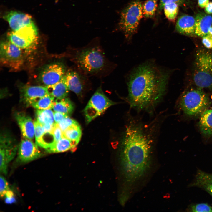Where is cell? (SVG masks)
I'll list each match as a JSON object with an SVG mask.
<instances>
[{"label":"cell","instance_id":"14","mask_svg":"<svg viewBox=\"0 0 212 212\" xmlns=\"http://www.w3.org/2000/svg\"><path fill=\"white\" fill-rule=\"evenodd\" d=\"M63 78L69 90L78 96L82 95L85 84L84 80L79 73L69 70L66 72Z\"/></svg>","mask_w":212,"mask_h":212},{"label":"cell","instance_id":"31","mask_svg":"<svg viewBox=\"0 0 212 212\" xmlns=\"http://www.w3.org/2000/svg\"><path fill=\"white\" fill-rule=\"evenodd\" d=\"M34 135L35 138L36 143L41 139L45 132V130L42 125L37 120L34 122Z\"/></svg>","mask_w":212,"mask_h":212},{"label":"cell","instance_id":"18","mask_svg":"<svg viewBox=\"0 0 212 212\" xmlns=\"http://www.w3.org/2000/svg\"><path fill=\"white\" fill-rule=\"evenodd\" d=\"M195 34L203 37L208 35L212 23V17L204 14H198L195 18Z\"/></svg>","mask_w":212,"mask_h":212},{"label":"cell","instance_id":"8","mask_svg":"<svg viewBox=\"0 0 212 212\" xmlns=\"http://www.w3.org/2000/svg\"><path fill=\"white\" fill-rule=\"evenodd\" d=\"M8 40L22 50L33 48L37 42L38 31L35 24L7 34Z\"/></svg>","mask_w":212,"mask_h":212},{"label":"cell","instance_id":"17","mask_svg":"<svg viewBox=\"0 0 212 212\" xmlns=\"http://www.w3.org/2000/svg\"><path fill=\"white\" fill-rule=\"evenodd\" d=\"M195 19L192 16L183 15L178 19L176 25L177 31L182 34L188 35L195 34Z\"/></svg>","mask_w":212,"mask_h":212},{"label":"cell","instance_id":"21","mask_svg":"<svg viewBox=\"0 0 212 212\" xmlns=\"http://www.w3.org/2000/svg\"><path fill=\"white\" fill-rule=\"evenodd\" d=\"M46 86L49 94L55 99L66 98L69 91L63 77L57 83Z\"/></svg>","mask_w":212,"mask_h":212},{"label":"cell","instance_id":"20","mask_svg":"<svg viewBox=\"0 0 212 212\" xmlns=\"http://www.w3.org/2000/svg\"><path fill=\"white\" fill-rule=\"evenodd\" d=\"M192 186L203 189L212 196V174L198 170Z\"/></svg>","mask_w":212,"mask_h":212},{"label":"cell","instance_id":"39","mask_svg":"<svg viewBox=\"0 0 212 212\" xmlns=\"http://www.w3.org/2000/svg\"><path fill=\"white\" fill-rule=\"evenodd\" d=\"M205 11L208 14L212 13V2L209 3L205 7Z\"/></svg>","mask_w":212,"mask_h":212},{"label":"cell","instance_id":"1","mask_svg":"<svg viewBox=\"0 0 212 212\" xmlns=\"http://www.w3.org/2000/svg\"><path fill=\"white\" fill-rule=\"evenodd\" d=\"M147 127L132 120L127 125L122 143L121 162L127 181L141 178L149 167L154 141Z\"/></svg>","mask_w":212,"mask_h":212},{"label":"cell","instance_id":"23","mask_svg":"<svg viewBox=\"0 0 212 212\" xmlns=\"http://www.w3.org/2000/svg\"><path fill=\"white\" fill-rule=\"evenodd\" d=\"M74 108L73 103L68 98L61 99H55L52 109L55 112H58L70 115Z\"/></svg>","mask_w":212,"mask_h":212},{"label":"cell","instance_id":"24","mask_svg":"<svg viewBox=\"0 0 212 212\" xmlns=\"http://www.w3.org/2000/svg\"><path fill=\"white\" fill-rule=\"evenodd\" d=\"M55 100L54 97L48 95L31 101L27 105L31 106L37 109H51L53 107Z\"/></svg>","mask_w":212,"mask_h":212},{"label":"cell","instance_id":"38","mask_svg":"<svg viewBox=\"0 0 212 212\" xmlns=\"http://www.w3.org/2000/svg\"><path fill=\"white\" fill-rule=\"evenodd\" d=\"M209 3V0H198V4L201 8L206 7Z\"/></svg>","mask_w":212,"mask_h":212},{"label":"cell","instance_id":"29","mask_svg":"<svg viewBox=\"0 0 212 212\" xmlns=\"http://www.w3.org/2000/svg\"><path fill=\"white\" fill-rule=\"evenodd\" d=\"M190 210L192 212H212V206L207 203H199L192 206Z\"/></svg>","mask_w":212,"mask_h":212},{"label":"cell","instance_id":"5","mask_svg":"<svg viewBox=\"0 0 212 212\" xmlns=\"http://www.w3.org/2000/svg\"><path fill=\"white\" fill-rule=\"evenodd\" d=\"M201 89L191 88L181 95L179 106L187 115L196 116L201 115L210 106L208 96Z\"/></svg>","mask_w":212,"mask_h":212},{"label":"cell","instance_id":"32","mask_svg":"<svg viewBox=\"0 0 212 212\" xmlns=\"http://www.w3.org/2000/svg\"><path fill=\"white\" fill-rule=\"evenodd\" d=\"M9 190L8 183L3 176L0 177V196L1 198L4 197L7 191Z\"/></svg>","mask_w":212,"mask_h":212},{"label":"cell","instance_id":"3","mask_svg":"<svg viewBox=\"0 0 212 212\" xmlns=\"http://www.w3.org/2000/svg\"><path fill=\"white\" fill-rule=\"evenodd\" d=\"M193 78L198 88L212 89V52L200 49L196 52Z\"/></svg>","mask_w":212,"mask_h":212},{"label":"cell","instance_id":"28","mask_svg":"<svg viewBox=\"0 0 212 212\" xmlns=\"http://www.w3.org/2000/svg\"><path fill=\"white\" fill-rule=\"evenodd\" d=\"M163 9L165 15L168 19L173 21L175 19L178 11L177 4L174 2H167Z\"/></svg>","mask_w":212,"mask_h":212},{"label":"cell","instance_id":"15","mask_svg":"<svg viewBox=\"0 0 212 212\" xmlns=\"http://www.w3.org/2000/svg\"><path fill=\"white\" fill-rule=\"evenodd\" d=\"M15 117L24 138L33 139L35 136L34 124L31 117L22 112L16 113Z\"/></svg>","mask_w":212,"mask_h":212},{"label":"cell","instance_id":"33","mask_svg":"<svg viewBox=\"0 0 212 212\" xmlns=\"http://www.w3.org/2000/svg\"><path fill=\"white\" fill-rule=\"evenodd\" d=\"M52 133L56 141L59 140L63 137L62 131L58 123L55 122Z\"/></svg>","mask_w":212,"mask_h":212},{"label":"cell","instance_id":"13","mask_svg":"<svg viewBox=\"0 0 212 212\" xmlns=\"http://www.w3.org/2000/svg\"><path fill=\"white\" fill-rule=\"evenodd\" d=\"M3 18L8 22L10 27L14 31L34 24L30 15L16 11L7 12Z\"/></svg>","mask_w":212,"mask_h":212},{"label":"cell","instance_id":"12","mask_svg":"<svg viewBox=\"0 0 212 212\" xmlns=\"http://www.w3.org/2000/svg\"><path fill=\"white\" fill-rule=\"evenodd\" d=\"M24 138L19 147L18 158L22 163H27L36 159L42 155L37 145L32 140Z\"/></svg>","mask_w":212,"mask_h":212},{"label":"cell","instance_id":"2","mask_svg":"<svg viewBox=\"0 0 212 212\" xmlns=\"http://www.w3.org/2000/svg\"><path fill=\"white\" fill-rule=\"evenodd\" d=\"M168 73L153 63L143 64L130 75L128 82V100L139 111L154 108L166 91Z\"/></svg>","mask_w":212,"mask_h":212},{"label":"cell","instance_id":"6","mask_svg":"<svg viewBox=\"0 0 212 212\" xmlns=\"http://www.w3.org/2000/svg\"><path fill=\"white\" fill-rule=\"evenodd\" d=\"M143 15L142 6L138 0L132 2L122 11L119 26L127 38H130L136 31Z\"/></svg>","mask_w":212,"mask_h":212},{"label":"cell","instance_id":"30","mask_svg":"<svg viewBox=\"0 0 212 212\" xmlns=\"http://www.w3.org/2000/svg\"><path fill=\"white\" fill-rule=\"evenodd\" d=\"M58 123L62 132L69 127L78 124L76 120L69 117L64 118Z\"/></svg>","mask_w":212,"mask_h":212},{"label":"cell","instance_id":"11","mask_svg":"<svg viewBox=\"0 0 212 212\" xmlns=\"http://www.w3.org/2000/svg\"><path fill=\"white\" fill-rule=\"evenodd\" d=\"M66 72L63 64L56 62L46 66L40 74L39 79L45 86L54 85L59 81Z\"/></svg>","mask_w":212,"mask_h":212},{"label":"cell","instance_id":"4","mask_svg":"<svg viewBox=\"0 0 212 212\" xmlns=\"http://www.w3.org/2000/svg\"><path fill=\"white\" fill-rule=\"evenodd\" d=\"M72 59L80 70L87 74H94L101 71L105 62L102 52L97 47L77 50Z\"/></svg>","mask_w":212,"mask_h":212},{"label":"cell","instance_id":"27","mask_svg":"<svg viewBox=\"0 0 212 212\" xmlns=\"http://www.w3.org/2000/svg\"><path fill=\"white\" fill-rule=\"evenodd\" d=\"M157 0H148L142 6L143 14L147 18H151L155 15L157 7Z\"/></svg>","mask_w":212,"mask_h":212},{"label":"cell","instance_id":"40","mask_svg":"<svg viewBox=\"0 0 212 212\" xmlns=\"http://www.w3.org/2000/svg\"><path fill=\"white\" fill-rule=\"evenodd\" d=\"M208 35L212 38V26H211L209 28Z\"/></svg>","mask_w":212,"mask_h":212},{"label":"cell","instance_id":"25","mask_svg":"<svg viewBox=\"0 0 212 212\" xmlns=\"http://www.w3.org/2000/svg\"><path fill=\"white\" fill-rule=\"evenodd\" d=\"M37 120L42 125H54V112L51 109H37L36 111Z\"/></svg>","mask_w":212,"mask_h":212},{"label":"cell","instance_id":"19","mask_svg":"<svg viewBox=\"0 0 212 212\" xmlns=\"http://www.w3.org/2000/svg\"><path fill=\"white\" fill-rule=\"evenodd\" d=\"M78 143L63 137L55 141L46 150L49 153H59L73 150Z\"/></svg>","mask_w":212,"mask_h":212},{"label":"cell","instance_id":"22","mask_svg":"<svg viewBox=\"0 0 212 212\" xmlns=\"http://www.w3.org/2000/svg\"><path fill=\"white\" fill-rule=\"evenodd\" d=\"M199 126L202 133L209 137L212 135V109L206 110L201 115Z\"/></svg>","mask_w":212,"mask_h":212},{"label":"cell","instance_id":"26","mask_svg":"<svg viewBox=\"0 0 212 212\" xmlns=\"http://www.w3.org/2000/svg\"><path fill=\"white\" fill-rule=\"evenodd\" d=\"M63 137L78 143L82 135L80 125L78 124L67 128L62 132Z\"/></svg>","mask_w":212,"mask_h":212},{"label":"cell","instance_id":"37","mask_svg":"<svg viewBox=\"0 0 212 212\" xmlns=\"http://www.w3.org/2000/svg\"><path fill=\"white\" fill-rule=\"evenodd\" d=\"M67 117L69 116L59 112L54 111V118L55 123H58L62 119Z\"/></svg>","mask_w":212,"mask_h":212},{"label":"cell","instance_id":"36","mask_svg":"<svg viewBox=\"0 0 212 212\" xmlns=\"http://www.w3.org/2000/svg\"><path fill=\"white\" fill-rule=\"evenodd\" d=\"M202 42L207 48H212V38L208 35H207L203 37Z\"/></svg>","mask_w":212,"mask_h":212},{"label":"cell","instance_id":"16","mask_svg":"<svg viewBox=\"0 0 212 212\" xmlns=\"http://www.w3.org/2000/svg\"><path fill=\"white\" fill-rule=\"evenodd\" d=\"M22 101L27 105L31 101L49 95L46 86H26L20 90Z\"/></svg>","mask_w":212,"mask_h":212},{"label":"cell","instance_id":"35","mask_svg":"<svg viewBox=\"0 0 212 212\" xmlns=\"http://www.w3.org/2000/svg\"><path fill=\"white\" fill-rule=\"evenodd\" d=\"M186 0H160L159 9L161 10L164 8L165 4L167 2H174L178 5H180L184 2Z\"/></svg>","mask_w":212,"mask_h":212},{"label":"cell","instance_id":"10","mask_svg":"<svg viewBox=\"0 0 212 212\" xmlns=\"http://www.w3.org/2000/svg\"><path fill=\"white\" fill-rule=\"evenodd\" d=\"M17 146L14 139L7 132L1 134L0 139V170L6 175L8 165L16 155Z\"/></svg>","mask_w":212,"mask_h":212},{"label":"cell","instance_id":"34","mask_svg":"<svg viewBox=\"0 0 212 212\" xmlns=\"http://www.w3.org/2000/svg\"><path fill=\"white\" fill-rule=\"evenodd\" d=\"M4 197H5V202L6 203L12 204L16 201L14 193L10 189L6 193Z\"/></svg>","mask_w":212,"mask_h":212},{"label":"cell","instance_id":"9","mask_svg":"<svg viewBox=\"0 0 212 212\" xmlns=\"http://www.w3.org/2000/svg\"><path fill=\"white\" fill-rule=\"evenodd\" d=\"M22 49L9 40L0 44V60L3 65L16 70L21 67L24 59Z\"/></svg>","mask_w":212,"mask_h":212},{"label":"cell","instance_id":"7","mask_svg":"<svg viewBox=\"0 0 212 212\" xmlns=\"http://www.w3.org/2000/svg\"><path fill=\"white\" fill-rule=\"evenodd\" d=\"M115 104L103 93L101 87L92 96L84 110L86 123L88 124Z\"/></svg>","mask_w":212,"mask_h":212}]
</instances>
